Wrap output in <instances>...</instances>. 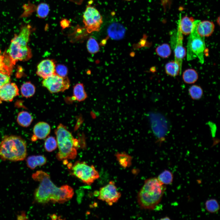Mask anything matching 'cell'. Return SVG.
I'll list each match as a JSON object with an SVG mask.
<instances>
[{
    "mask_svg": "<svg viewBox=\"0 0 220 220\" xmlns=\"http://www.w3.org/2000/svg\"><path fill=\"white\" fill-rule=\"evenodd\" d=\"M57 146L56 139L52 136H49L46 139L44 143V147L48 152H52L56 149Z\"/></svg>",
    "mask_w": 220,
    "mask_h": 220,
    "instance_id": "4dcf8cb0",
    "label": "cell"
},
{
    "mask_svg": "<svg viewBox=\"0 0 220 220\" xmlns=\"http://www.w3.org/2000/svg\"><path fill=\"white\" fill-rule=\"evenodd\" d=\"M19 95L18 88L14 83L9 82L0 87V101H11Z\"/></svg>",
    "mask_w": 220,
    "mask_h": 220,
    "instance_id": "5bb4252c",
    "label": "cell"
},
{
    "mask_svg": "<svg viewBox=\"0 0 220 220\" xmlns=\"http://www.w3.org/2000/svg\"><path fill=\"white\" fill-rule=\"evenodd\" d=\"M9 75V71L0 69V87L10 82V77Z\"/></svg>",
    "mask_w": 220,
    "mask_h": 220,
    "instance_id": "d6a6232c",
    "label": "cell"
},
{
    "mask_svg": "<svg viewBox=\"0 0 220 220\" xmlns=\"http://www.w3.org/2000/svg\"><path fill=\"white\" fill-rule=\"evenodd\" d=\"M26 162L27 166L33 170L37 166H42L46 164L47 159L43 155H32L27 158Z\"/></svg>",
    "mask_w": 220,
    "mask_h": 220,
    "instance_id": "d6986e66",
    "label": "cell"
},
{
    "mask_svg": "<svg viewBox=\"0 0 220 220\" xmlns=\"http://www.w3.org/2000/svg\"><path fill=\"white\" fill-rule=\"evenodd\" d=\"M126 30L121 24L114 23L108 27V34L112 39L119 40L123 38L124 36Z\"/></svg>",
    "mask_w": 220,
    "mask_h": 220,
    "instance_id": "2e32d148",
    "label": "cell"
},
{
    "mask_svg": "<svg viewBox=\"0 0 220 220\" xmlns=\"http://www.w3.org/2000/svg\"><path fill=\"white\" fill-rule=\"evenodd\" d=\"M214 23L208 20L202 21L200 20L196 26V31L198 33L203 37H208L213 33L215 29Z\"/></svg>",
    "mask_w": 220,
    "mask_h": 220,
    "instance_id": "e0dca14e",
    "label": "cell"
},
{
    "mask_svg": "<svg viewBox=\"0 0 220 220\" xmlns=\"http://www.w3.org/2000/svg\"><path fill=\"white\" fill-rule=\"evenodd\" d=\"M56 65L52 60L46 59L41 61L37 67V75L43 79L55 74Z\"/></svg>",
    "mask_w": 220,
    "mask_h": 220,
    "instance_id": "4fadbf2b",
    "label": "cell"
},
{
    "mask_svg": "<svg viewBox=\"0 0 220 220\" xmlns=\"http://www.w3.org/2000/svg\"><path fill=\"white\" fill-rule=\"evenodd\" d=\"M200 20H194L191 32L188 38L187 46V59L188 61L198 58L200 62H204L205 49L204 37L200 36L196 31L197 25Z\"/></svg>",
    "mask_w": 220,
    "mask_h": 220,
    "instance_id": "8992f818",
    "label": "cell"
},
{
    "mask_svg": "<svg viewBox=\"0 0 220 220\" xmlns=\"http://www.w3.org/2000/svg\"><path fill=\"white\" fill-rule=\"evenodd\" d=\"M166 189L165 185L157 178L146 180L137 196L138 204L142 209L153 210L160 203Z\"/></svg>",
    "mask_w": 220,
    "mask_h": 220,
    "instance_id": "3957f363",
    "label": "cell"
},
{
    "mask_svg": "<svg viewBox=\"0 0 220 220\" xmlns=\"http://www.w3.org/2000/svg\"><path fill=\"white\" fill-rule=\"evenodd\" d=\"M70 169L72 175L88 185H91L99 177V173L94 165L90 166L84 161H77Z\"/></svg>",
    "mask_w": 220,
    "mask_h": 220,
    "instance_id": "52a82bcc",
    "label": "cell"
},
{
    "mask_svg": "<svg viewBox=\"0 0 220 220\" xmlns=\"http://www.w3.org/2000/svg\"><path fill=\"white\" fill-rule=\"evenodd\" d=\"M161 219H163V220H165V219H169L170 220V219L169 218L167 217H164V218H161Z\"/></svg>",
    "mask_w": 220,
    "mask_h": 220,
    "instance_id": "74e56055",
    "label": "cell"
},
{
    "mask_svg": "<svg viewBox=\"0 0 220 220\" xmlns=\"http://www.w3.org/2000/svg\"><path fill=\"white\" fill-rule=\"evenodd\" d=\"M157 179L163 185H170L173 182V175L170 171L165 170L159 175Z\"/></svg>",
    "mask_w": 220,
    "mask_h": 220,
    "instance_id": "484cf974",
    "label": "cell"
},
{
    "mask_svg": "<svg viewBox=\"0 0 220 220\" xmlns=\"http://www.w3.org/2000/svg\"><path fill=\"white\" fill-rule=\"evenodd\" d=\"M88 51L91 54H94L99 50V45L96 40L94 38H90L87 41L86 44Z\"/></svg>",
    "mask_w": 220,
    "mask_h": 220,
    "instance_id": "1f68e13d",
    "label": "cell"
},
{
    "mask_svg": "<svg viewBox=\"0 0 220 220\" xmlns=\"http://www.w3.org/2000/svg\"><path fill=\"white\" fill-rule=\"evenodd\" d=\"M75 4L78 5H81L84 0H69Z\"/></svg>",
    "mask_w": 220,
    "mask_h": 220,
    "instance_id": "8d00e7d4",
    "label": "cell"
},
{
    "mask_svg": "<svg viewBox=\"0 0 220 220\" xmlns=\"http://www.w3.org/2000/svg\"><path fill=\"white\" fill-rule=\"evenodd\" d=\"M35 91V86L29 82L23 83L20 87L22 96L25 98H29L32 96Z\"/></svg>",
    "mask_w": 220,
    "mask_h": 220,
    "instance_id": "cb8c5ba5",
    "label": "cell"
},
{
    "mask_svg": "<svg viewBox=\"0 0 220 220\" xmlns=\"http://www.w3.org/2000/svg\"><path fill=\"white\" fill-rule=\"evenodd\" d=\"M59 152L56 157L59 160L74 159L77 155L79 145L66 126L60 124L55 130Z\"/></svg>",
    "mask_w": 220,
    "mask_h": 220,
    "instance_id": "277c9868",
    "label": "cell"
},
{
    "mask_svg": "<svg viewBox=\"0 0 220 220\" xmlns=\"http://www.w3.org/2000/svg\"><path fill=\"white\" fill-rule=\"evenodd\" d=\"M115 156L120 165L123 167L126 168L131 165L132 157L125 152H117Z\"/></svg>",
    "mask_w": 220,
    "mask_h": 220,
    "instance_id": "7402d4cb",
    "label": "cell"
},
{
    "mask_svg": "<svg viewBox=\"0 0 220 220\" xmlns=\"http://www.w3.org/2000/svg\"><path fill=\"white\" fill-rule=\"evenodd\" d=\"M37 16L40 18H45L48 15L50 11L49 5L42 2L39 4L36 8Z\"/></svg>",
    "mask_w": 220,
    "mask_h": 220,
    "instance_id": "f1b7e54d",
    "label": "cell"
},
{
    "mask_svg": "<svg viewBox=\"0 0 220 220\" xmlns=\"http://www.w3.org/2000/svg\"><path fill=\"white\" fill-rule=\"evenodd\" d=\"M83 18L84 27L88 33L100 30L103 23L102 17L96 8L90 5H87Z\"/></svg>",
    "mask_w": 220,
    "mask_h": 220,
    "instance_id": "9c48e42d",
    "label": "cell"
},
{
    "mask_svg": "<svg viewBox=\"0 0 220 220\" xmlns=\"http://www.w3.org/2000/svg\"><path fill=\"white\" fill-rule=\"evenodd\" d=\"M17 123L21 126L24 127H29L33 121V118L28 112L22 111L18 114L17 117Z\"/></svg>",
    "mask_w": 220,
    "mask_h": 220,
    "instance_id": "ffe728a7",
    "label": "cell"
},
{
    "mask_svg": "<svg viewBox=\"0 0 220 220\" xmlns=\"http://www.w3.org/2000/svg\"><path fill=\"white\" fill-rule=\"evenodd\" d=\"M33 29L31 25L23 24L20 27L19 33L15 34L12 39L7 51L11 66L18 61L28 60L31 57V51L28 44Z\"/></svg>",
    "mask_w": 220,
    "mask_h": 220,
    "instance_id": "7a4b0ae2",
    "label": "cell"
},
{
    "mask_svg": "<svg viewBox=\"0 0 220 220\" xmlns=\"http://www.w3.org/2000/svg\"><path fill=\"white\" fill-rule=\"evenodd\" d=\"M50 127L47 123L44 122L38 123L33 129V135L31 138L32 141L45 138L50 134Z\"/></svg>",
    "mask_w": 220,
    "mask_h": 220,
    "instance_id": "9a60e30c",
    "label": "cell"
},
{
    "mask_svg": "<svg viewBox=\"0 0 220 220\" xmlns=\"http://www.w3.org/2000/svg\"><path fill=\"white\" fill-rule=\"evenodd\" d=\"M183 34L180 30L178 21L174 48V61L179 65L182 70L183 59L185 55V50L183 46Z\"/></svg>",
    "mask_w": 220,
    "mask_h": 220,
    "instance_id": "7c38bea8",
    "label": "cell"
},
{
    "mask_svg": "<svg viewBox=\"0 0 220 220\" xmlns=\"http://www.w3.org/2000/svg\"><path fill=\"white\" fill-rule=\"evenodd\" d=\"M27 155L26 142L20 136H6L0 142V158L3 160L22 161Z\"/></svg>",
    "mask_w": 220,
    "mask_h": 220,
    "instance_id": "5b68a950",
    "label": "cell"
},
{
    "mask_svg": "<svg viewBox=\"0 0 220 220\" xmlns=\"http://www.w3.org/2000/svg\"><path fill=\"white\" fill-rule=\"evenodd\" d=\"M68 70L67 67L62 64H58L55 67V73L62 77H66L68 74Z\"/></svg>",
    "mask_w": 220,
    "mask_h": 220,
    "instance_id": "836d02e7",
    "label": "cell"
},
{
    "mask_svg": "<svg viewBox=\"0 0 220 220\" xmlns=\"http://www.w3.org/2000/svg\"><path fill=\"white\" fill-rule=\"evenodd\" d=\"M149 117L152 130L158 142L162 143L165 141L169 131L168 122L165 117L160 113H150Z\"/></svg>",
    "mask_w": 220,
    "mask_h": 220,
    "instance_id": "ba28073f",
    "label": "cell"
},
{
    "mask_svg": "<svg viewBox=\"0 0 220 220\" xmlns=\"http://www.w3.org/2000/svg\"><path fill=\"white\" fill-rule=\"evenodd\" d=\"M17 218L18 219L21 220L27 219V217L24 212H22L20 215H18Z\"/></svg>",
    "mask_w": 220,
    "mask_h": 220,
    "instance_id": "d590c367",
    "label": "cell"
},
{
    "mask_svg": "<svg viewBox=\"0 0 220 220\" xmlns=\"http://www.w3.org/2000/svg\"><path fill=\"white\" fill-rule=\"evenodd\" d=\"M180 30L182 34L185 35L190 34L193 28L194 20L192 17L187 16L181 17V14L179 15L178 20Z\"/></svg>",
    "mask_w": 220,
    "mask_h": 220,
    "instance_id": "ac0fdd59",
    "label": "cell"
},
{
    "mask_svg": "<svg viewBox=\"0 0 220 220\" xmlns=\"http://www.w3.org/2000/svg\"><path fill=\"white\" fill-rule=\"evenodd\" d=\"M125 0L127 1H130L133 0Z\"/></svg>",
    "mask_w": 220,
    "mask_h": 220,
    "instance_id": "f35d334b",
    "label": "cell"
},
{
    "mask_svg": "<svg viewBox=\"0 0 220 220\" xmlns=\"http://www.w3.org/2000/svg\"><path fill=\"white\" fill-rule=\"evenodd\" d=\"M205 208L209 212L215 213L219 210L220 205L217 200L215 199L207 200L205 203Z\"/></svg>",
    "mask_w": 220,
    "mask_h": 220,
    "instance_id": "83f0119b",
    "label": "cell"
},
{
    "mask_svg": "<svg viewBox=\"0 0 220 220\" xmlns=\"http://www.w3.org/2000/svg\"><path fill=\"white\" fill-rule=\"evenodd\" d=\"M42 86L51 93L64 92L68 89L70 81L67 77H62L56 74L44 79Z\"/></svg>",
    "mask_w": 220,
    "mask_h": 220,
    "instance_id": "30bf717a",
    "label": "cell"
},
{
    "mask_svg": "<svg viewBox=\"0 0 220 220\" xmlns=\"http://www.w3.org/2000/svg\"><path fill=\"white\" fill-rule=\"evenodd\" d=\"M121 196V194L117 191L115 182L110 181L100 189L98 198L111 206L117 202Z\"/></svg>",
    "mask_w": 220,
    "mask_h": 220,
    "instance_id": "8fae6325",
    "label": "cell"
},
{
    "mask_svg": "<svg viewBox=\"0 0 220 220\" xmlns=\"http://www.w3.org/2000/svg\"><path fill=\"white\" fill-rule=\"evenodd\" d=\"M156 51L158 56L163 58L168 57L171 53L170 47L167 44H163L159 46L156 48Z\"/></svg>",
    "mask_w": 220,
    "mask_h": 220,
    "instance_id": "f546056e",
    "label": "cell"
},
{
    "mask_svg": "<svg viewBox=\"0 0 220 220\" xmlns=\"http://www.w3.org/2000/svg\"><path fill=\"white\" fill-rule=\"evenodd\" d=\"M165 70L168 75L174 77L182 73V69L174 61L168 62L165 65Z\"/></svg>",
    "mask_w": 220,
    "mask_h": 220,
    "instance_id": "603a6c76",
    "label": "cell"
},
{
    "mask_svg": "<svg viewBox=\"0 0 220 220\" xmlns=\"http://www.w3.org/2000/svg\"><path fill=\"white\" fill-rule=\"evenodd\" d=\"M87 97L83 84L79 83L74 86L73 96L72 98L73 100L79 102L85 100Z\"/></svg>",
    "mask_w": 220,
    "mask_h": 220,
    "instance_id": "44dd1931",
    "label": "cell"
},
{
    "mask_svg": "<svg viewBox=\"0 0 220 220\" xmlns=\"http://www.w3.org/2000/svg\"><path fill=\"white\" fill-rule=\"evenodd\" d=\"M32 177L34 180L39 182L34 193V200L38 203H64L70 200L73 196L72 188L66 185L58 187L51 180L50 175L44 171H36L32 174Z\"/></svg>",
    "mask_w": 220,
    "mask_h": 220,
    "instance_id": "6da1fadb",
    "label": "cell"
},
{
    "mask_svg": "<svg viewBox=\"0 0 220 220\" xmlns=\"http://www.w3.org/2000/svg\"><path fill=\"white\" fill-rule=\"evenodd\" d=\"M182 78L185 83L192 84L195 82L198 79V74L194 69H188L184 72Z\"/></svg>",
    "mask_w": 220,
    "mask_h": 220,
    "instance_id": "d4e9b609",
    "label": "cell"
},
{
    "mask_svg": "<svg viewBox=\"0 0 220 220\" xmlns=\"http://www.w3.org/2000/svg\"><path fill=\"white\" fill-rule=\"evenodd\" d=\"M189 94L191 98L193 100H198L202 97L203 92L201 87L198 85L191 86L189 89Z\"/></svg>",
    "mask_w": 220,
    "mask_h": 220,
    "instance_id": "4316f807",
    "label": "cell"
},
{
    "mask_svg": "<svg viewBox=\"0 0 220 220\" xmlns=\"http://www.w3.org/2000/svg\"><path fill=\"white\" fill-rule=\"evenodd\" d=\"M70 23V22L68 20L63 19L61 21L60 24L62 28L64 29L69 27Z\"/></svg>",
    "mask_w": 220,
    "mask_h": 220,
    "instance_id": "e575fe53",
    "label": "cell"
}]
</instances>
